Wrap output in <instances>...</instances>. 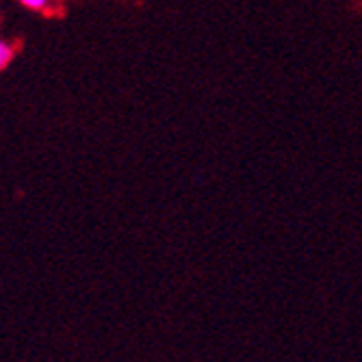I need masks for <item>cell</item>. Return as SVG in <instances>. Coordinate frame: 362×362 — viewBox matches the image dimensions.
Wrapping results in <instances>:
<instances>
[{
    "instance_id": "obj_2",
    "label": "cell",
    "mask_w": 362,
    "mask_h": 362,
    "mask_svg": "<svg viewBox=\"0 0 362 362\" xmlns=\"http://www.w3.org/2000/svg\"><path fill=\"white\" fill-rule=\"evenodd\" d=\"M22 3L30 9H44L48 5V0H22Z\"/></svg>"
},
{
    "instance_id": "obj_1",
    "label": "cell",
    "mask_w": 362,
    "mask_h": 362,
    "mask_svg": "<svg viewBox=\"0 0 362 362\" xmlns=\"http://www.w3.org/2000/svg\"><path fill=\"white\" fill-rule=\"evenodd\" d=\"M11 57H13L11 46H9V44H5V42H0V70H3L5 65L11 61Z\"/></svg>"
}]
</instances>
